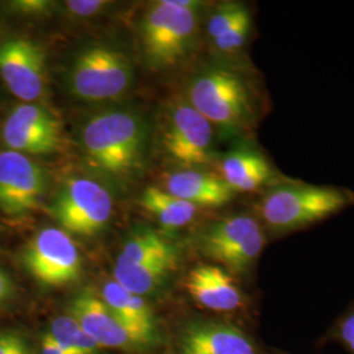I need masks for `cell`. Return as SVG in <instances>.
I'll use <instances>...</instances> for the list:
<instances>
[{
    "instance_id": "14",
    "label": "cell",
    "mask_w": 354,
    "mask_h": 354,
    "mask_svg": "<svg viewBox=\"0 0 354 354\" xmlns=\"http://www.w3.org/2000/svg\"><path fill=\"white\" fill-rule=\"evenodd\" d=\"M219 176L235 193L260 194L288 178L266 152L251 146L227 152L219 160Z\"/></svg>"
},
{
    "instance_id": "16",
    "label": "cell",
    "mask_w": 354,
    "mask_h": 354,
    "mask_svg": "<svg viewBox=\"0 0 354 354\" xmlns=\"http://www.w3.org/2000/svg\"><path fill=\"white\" fill-rule=\"evenodd\" d=\"M167 192L178 198L197 206L198 209H219L235 198V192L219 175L203 168H184L171 174Z\"/></svg>"
},
{
    "instance_id": "7",
    "label": "cell",
    "mask_w": 354,
    "mask_h": 354,
    "mask_svg": "<svg viewBox=\"0 0 354 354\" xmlns=\"http://www.w3.org/2000/svg\"><path fill=\"white\" fill-rule=\"evenodd\" d=\"M51 215L66 232L92 236L113 214V200L99 183L74 177L67 180L50 206Z\"/></svg>"
},
{
    "instance_id": "6",
    "label": "cell",
    "mask_w": 354,
    "mask_h": 354,
    "mask_svg": "<svg viewBox=\"0 0 354 354\" xmlns=\"http://www.w3.org/2000/svg\"><path fill=\"white\" fill-rule=\"evenodd\" d=\"M133 82V64L121 51L91 46L76 57L70 74L73 93L87 102H108L124 96Z\"/></svg>"
},
{
    "instance_id": "27",
    "label": "cell",
    "mask_w": 354,
    "mask_h": 354,
    "mask_svg": "<svg viewBox=\"0 0 354 354\" xmlns=\"http://www.w3.org/2000/svg\"><path fill=\"white\" fill-rule=\"evenodd\" d=\"M23 342V340L13 333L0 335V354H11Z\"/></svg>"
},
{
    "instance_id": "13",
    "label": "cell",
    "mask_w": 354,
    "mask_h": 354,
    "mask_svg": "<svg viewBox=\"0 0 354 354\" xmlns=\"http://www.w3.org/2000/svg\"><path fill=\"white\" fill-rule=\"evenodd\" d=\"M70 317L100 348L143 349L151 344L127 327L96 292L86 289L70 304Z\"/></svg>"
},
{
    "instance_id": "26",
    "label": "cell",
    "mask_w": 354,
    "mask_h": 354,
    "mask_svg": "<svg viewBox=\"0 0 354 354\" xmlns=\"http://www.w3.org/2000/svg\"><path fill=\"white\" fill-rule=\"evenodd\" d=\"M337 335L342 344L354 354V311L342 319L339 324Z\"/></svg>"
},
{
    "instance_id": "19",
    "label": "cell",
    "mask_w": 354,
    "mask_h": 354,
    "mask_svg": "<svg viewBox=\"0 0 354 354\" xmlns=\"http://www.w3.org/2000/svg\"><path fill=\"white\" fill-rule=\"evenodd\" d=\"M178 254L152 260L136 266H114V281L125 290L146 295L158 289L176 269Z\"/></svg>"
},
{
    "instance_id": "31",
    "label": "cell",
    "mask_w": 354,
    "mask_h": 354,
    "mask_svg": "<svg viewBox=\"0 0 354 354\" xmlns=\"http://www.w3.org/2000/svg\"><path fill=\"white\" fill-rule=\"evenodd\" d=\"M11 354H26V345H24V342H21L15 351H13Z\"/></svg>"
},
{
    "instance_id": "8",
    "label": "cell",
    "mask_w": 354,
    "mask_h": 354,
    "mask_svg": "<svg viewBox=\"0 0 354 354\" xmlns=\"http://www.w3.org/2000/svg\"><path fill=\"white\" fill-rule=\"evenodd\" d=\"M26 269L46 286H64L82 274V256L68 232L62 228H44L26 248Z\"/></svg>"
},
{
    "instance_id": "24",
    "label": "cell",
    "mask_w": 354,
    "mask_h": 354,
    "mask_svg": "<svg viewBox=\"0 0 354 354\" xmlns=\"http://www.w3.org/2000/svg\"><path fill=\"white\" fill-rule=\"evenodd\" d=\"M250 10V7L239 1H226L216 6L205 24V32L209 42L214 41L227 30L235 21H238L244 13Z\"/></svg>"
},
{
    "instance_id": "4",
    "label": "cell",
    "mask_w": 354,
    "mask_h": 354,
    "mask_svg": "<svg viewBox=\"0 0 354 354\" xmlns=\"http://www.w3.org/2000/svg\"><path fill=\"white\" fill-rule=\"evenodd\" d=\"M203 4L192 0H165L147 12L142 26V39L152 64L172 66L193 50Z\"/></svg>"
},
{
    "instance_id": "29",
    "label": "cell",
    "mask_w": 354,
    "mask_h": 354,
    "mask_svg": "<svg viewBox=\"0 0 354 354\" xmlns=\"http://www.w3.org/2000/svg\"><path fill=\"white\" fill-rule=\"evenodd\" d=\"M19 8H21L24 12H41L44 10L48 8V3L46 1H20L16 4Z\"/></svg>"
},
{
    "instance_id": "28",
    "label": "cell",
    "mask_w": 354,
    "mask_h": 354,
    "mask_svg": "<svg viewBox=\"0 0 354 354\" xmlns=\"http://www.w3.org/2000/svg\"><path fill=\"white\" fill-rule=\"evenodd\" d=\"M42 354H71L64 349L61 345L54 342L49 333H46L42 339Z\"/></svg>"
},
{
    "instance_id": "5",
    "label": "cell",
    "mask_w": 354,
    "mask_h": 354,
    "mask_svg": "<svg viewBox=\"0 0 354 354\" xmlns=\"http://www.w3.org/2000/svg\"><path fill=\"white\" fill-rule=\"evenodd\" d=\"M266 230L256 214L238 213L206 225L197 238L198 250L232 276L247 274L266 244Z\"/></svg>"
},
{
    "instance_id": "9",
    "label": "cell",
    "mask_w": 354,
    "mask_h": 354,
    "mask_svg": "<svg viewBox=\"0 0 354 354\" xmlns=\"http://www.w3.org/2000/svg\"><path fill=\"white\" fill-rule=\"evenodd\" d=\"M167 153L184 168H203L214 158V127L189 102L172 108L165 129Z\"/></svg>"
},
{
    "instance_id": "25",
    "label": "cell",
    "mask_w": 354,
    "mask_h": 354,
    "mask_svg": "<svg viewBox=\"0 0 354 354\" xmlns=\"http://www.w3.org/2000/svg\"><path fill=\"white\" fill-rule=\"evenodd\" d=\"M105 4H108V1H102V0H84V1L80 0V1L66 3L67 10L70 12L82 17H87L99 12L102 7H105Z\"/></svg>"
},
{
    "instance_id": "10",
    "label": "cell",
    "mask_w": 354,
    "mask_h": 354,
    "mask_svg": "<svg viewBox=\"0 0 354 354\" xmlns=\"http://www.w3.org/2000/svg\"><path fill=\"white\" fill-rule=\"evenodd\" d=\"M48 188L44 168L29 156L0 152V210L10 216H24L42 203Z\"/></svg>"
},
{
    "instance_id": "12",
    "label": "cell",
    "mask_w": 354,
    "mask_h": 354,
    "mask_svg": "<svg viewBox=\"0 0 354 354\" xmlns=\"http://www.w3.org/2000/svg\"><path fill=\"white\" fill-rule=\"evenodd\" d=\"M3 140L12 151L48 155L62 143L58 120L38 104H21L8 115L3 127Z\"/></svg>"
},
{
    "instance_id": "30",
    "label": "cell",
    "mask_w": 354,
    "mask_h": 354,
    "mask_svg": "<svg viewBox=\"0 0 354 354\" xmlns=\"http://www.w3.org/2000/svg\"><path fill=\"white\" fill-rule=\"evenodd\" d=\"M10 289H11L10 281L4 276L3 272H0V301L8 295Z\"/></svg>"
},
{
    "instance_id": "20",
    "label": "cell",
    "mask_w": 354,
    "mask_h": 354,
    "mask_svg": "<svg viewBox=\"0 0 354 354\" xmlns=\"http://www.w3.org/2000/svg\"><path fill=\"white\" fill-rule=\"evenodd\" d=\"M140 205L151 213L165 228L184 227L198 214L200 209L167 190L150 187L143 192Z\"/></svg>"
},
{
    "instance_id": "21",
    "label": "cell",
    "mask_w": 354,
    "mask_h": 354,
    "mask_svg": "<svg viewBox=\"0 0 354 354\" xmlns=\"http://www.w3.org/2000/svg\"><path fill=\"white\" fill-rule=\"evenodd\" d=\"M177 248L151 228H140L122 247L114 266H136L152 260L176 256Z\"/></svg>"
},
{
    "instance_id": "22",
    "label": "cell",
    "mask_w": 354,
    "mask_h": 354,
    "mask_svg": "<svg viewBox=\"0 0 354 354\" xmlns=\"http://www.w3.org/2000/svg\"><path fill=\"white\" fill-rule=\"evenodd\" d=\"M49 335L68 353L96 354L100 348L70 315L57 317L51 324Z\"/></svg>"
},
{
    "instance_id": "17",
    "label": "cell",
    "mask_w": 354,
    "mask_h": 354,
    "mask_svg": "<svg viewBox=\"0 0 354 354\" xmlns=\"http://www.w3.org/2000/svg\"><path fill=\"white\" fill-rule=\"evenodd\" d=\"M181 354H256L241 329L222 323H193L180 340Z\"/></svg>"
},
{
    "instance_id": "2",
    "label": "cell",
    "mask_w": 354,
    "mask_h": 354,
    "mask_svg": "<svg viewBox=\"0 0 354 354\" xmlns=\"http://www.w3.org/2000/svg\"><path fill=\"white\" fill-rule=\"evenodd\" d=\"M354 206V192L288 177L260 194L254 214L268 236H285L315 226Z\"/></svg>"
},
{
    "instance_id": "11",
    "label": "cell",
    "mask_w": 354,
    "mask_h": 354,
    "mask_svg": "<svg viewBox=\"0 0 354 354\" xmlns=\"http://www.w3.org/2000/svg\"><path fill=\"white\" fill-rule=\"evenodd\" d=\"M44 49L28 38H11L0 44V76L16 97L26 104L45 92Z\"/></svg>"
},
{
    "instance_id": "1",
    "label": "cell",
    "mask_w": 354,
    "mask_h": 354,
    "mask_svg": "<svg viewBox=\"0 0 354 354\" xmlns=\"http://www.w3.org/2000/svg\"><path fill=\"white\" fill-rule=\"evenodd\" d=\"M190 105L227 134L248 133L269 111V99L248 71L228 64L203 66L190 79Z\"/></svg>"
},
{
    "instance_id": "18",
    "label": "cell",
    "mask_w": 354,
    "mask_h": 354,
    "mask_svg": "<svg viewBox=\"0 0 354 354\" xmlns=\"http://www.w3.org/2000/svg\"><path fill=\"white\" fill-rule=\"evenodd\" d=\"M102 301L140 337L151 345L156 342L158 330L151 311L140 295L129 292L115 281H111L102 289Z\"/></svg>"
},
{
    "instance_id": "23",
    "label": "cell",
    "mask_w": 354,
    "mask_h": 354,
    "mask_svg": "<svg viewBox=\"0 0 354 354\" xmlns=\"http://www.w3.org/2000/svg\"><path fill=\"white\" fill-rule=\"evenodd\" d=\"M253 15L251 8L227 30L210 42L213 50L222 57H239L247 49L252 37Z\"/></svg>"
},
{
    "instance_id": "3",
    "label": "cell",
    "mask_w": 354,
    "mask_h": 354,
    "mask_svg": "<svg viewBox=\"0 0 354 354\" xmlns=\"http://www.w3.org/2000/svg\"><path fill=\"white\" fill-rule=\"evenodd\" d=\"M145 142L146 130L140 117L121 111L91 117L82 133L91 163L113 175L127 174L138 165Z\"/></svg>"
},
{
    "instance_id": "15",
    "label": "cell",
    "mask_w": 354,
    "mask_h": 354,
    "mask_svg": "<svg viewBox=\"0 0 354 354\" xmlns=\"http://www.w3.org/2000/svg\"><path fill=\"white\" fill-rule=\"evenodd\" d=\"M185 289L196 304L215 313L241 308L243 292L231 273L215 264H198L185 279Z\"/></svg>"
}]
</instances>
